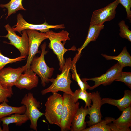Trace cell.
I'll return each instance as SVG.
<instances>
[{
    "instance_id": "cell-1",
    "label": "cell",
    "mask_w": 131,
    "mask_h": 131,
    "mask_svg": "<svg viewBox=\"0 0 131 131\" xmlns=\"http://www.w3.org/2000/svg\"><path fill=\"white\" fill-rule=\"evenodd\" d=\"M72 63V60L70 57L66 58L61 73L57 75L55 78L50 79V82L52 84L49 87L42 90L41 94L42 95L49 92L53 93L59 91L73 95L74 92L70 87L72 82L71 79L70 73Z\"/></svg>"
},
{
    "instance_id": "cell-2",
    "label": "cell",
    "mask_w": 131,
    "mask_h": 131,
    "mask_svg": "<svg viewBox=\"0 0 131 131\" xmlns=\"http://www.w3.org/2000/svg\"><path fill=\"white\" fill-rule=\"evenodd\" d=\"M45 33L46 38L50 41L48 46L57 56L59 61V70L61 71L65 62L64 54L68 51L76 50V47L73 46L70 49H67L64 47L66 41L70 40L69 33L66 31L63 30L57 33L49 30Z\"/></svg>"
},
{
    "instance_id": "cell-3",
    "label": "cell",
    "mask_w": 131,
    "mask_h": 131,
    "mask_svg": "<svg viewBox=\"0 0 131 131\" xmlns=\"http://www.w3.org/2000/svg\"><path fill=\"white\" fill-rule=\"evenodd\" d=\"M63 104L62 96L57 92L53 93L47 98L45 104L44 115L50 124L60 127Z\"/></svg>"
},
{
    "instance_id": "cell-4",
    "label": "cell",
    "mask_w": 131,
    "mask_h": 131,
    "mask_svg": "<svg viewBox=\"0 0 131 131\" xmlns=\"http://www.w3.org/2000/svg\"><path fill=\"white\" fill-rule=\"evenodd\" d=\"M46 44L44 42L41 46V52L39 57L35 56L31 63L30 68L38 75L41 80V84L43 87L50 82L54 69L49 67L47 65L44 59L45 55L48 52L46 50Z\"/></svg>"
},
{
    "instance_id": "cell-5",
    "label": "cell",
    "mask_w": 131,
    "mask_h": 131,
    "mask_svg": "<svg viewBox=\"0 0 131 131\" xmlns=\"http://www.w3.org/2000/svg\"><path fill=\"white\" fill-rule=\"evenodd\" d=\"M63 108L60 127L61 131L70 130L73 119L78 108L80 103L76 102L73 95L64 92Z\"/></svg>"
},
{
    "instance_id": "cell-6",
    "label": "cell",
    "mask_w": 131,
    "mask_h": 131,
    "mask_svg": "<svg viewBox=\"0 0 131 131\" xmlns=\"http://www.w3.org/2000/svg\"><path fill=\"white\" fill-rule=\"evenodd\" d=\"M21 103L26 107L25 113L30 121V128L37 131L38 120L40 117L45 115L38 109L40 107V102L34 97L32 93L29 92L25 95Z\"/></svg>"
},
{
    "instance_id": "cell-7",
    "label": "cell",
    "mask_w": 131,
    "mask_h": 131,
    "mask_svg": "<svg viewBox=\"0 0 131 131\" xmlns=\"http://www.w3.org/2000/svg\"><path fill=\"white\" fill-rule=\"evenodd\" d=\"M8 33L3 37L7 38L10 41L9 43L12 45L19 51L21 56H27L28 54L29 45V38L26 30L22 31L21 36L17 35L8 24L4 26Z\"/></svg>"
},
{
    "instance_id": "cell-8",
    "label": "cell",
    "mask_w": 131,
    "mask_h": 131,
    "mask_svg": "<svg viewBox=\"0 0 131 131\" xmlns=\"http://www.w3.org/2000/svg\"><path fill=\"white\" fill-rule=\"evenodd\" d=\"M123 67L118 62L115 64L106 72L99 77L92 78L81 79L83 81H92L95 84L90 87L89 90H92L101 85L104 86L109 85L117 79L120 76Z\"/></svg>"
},
{
    "instance_id": "cell-9",
    "label": "cell",
    "mask_w": 131,
    "mask_h": 131,
    "mask_svg": "<svg viewBox=\"0 0 131 131\" xmlns=\"http://www.w3.org/2000/svg\"><path fill=\"white\" fill-rule=\"evenodd\" d=\"M119 3V0H116L103 8L94 11L90 24L102 25L105 22L113 19L116 13V9Z\"/></svg>"
},
{
    "instance_id": "cell-10",
    "label": "cell",
    "mask_w": 131,
    "mask_h": 131,
    "mask_svg": "<svg viewBox=\"0 0 131 131\" xmlns=\"http://www.w3.org/2000/svg\"><path fill=\"white\" fill-rule=\"evenodd\" d=\"M26 30L29 38V50L27 62L24 66L26 70L30 68L33 57L39 52L38 49L40 45L44 40L47 39L45 33L39 32L35 30Z\"/></svg>"
},
{
    "instance_id": "cell-11",
    "label": "cell",
    "mask_w": 131,
    "mask_h": 131,
    "mask_svg": "<svg viewBox=\"0 0 131 131\" xmlns=\"http://www.w3.org/2000/svg\"><path fill=\"white\" fill-rule=\"evenodd\" d=\"M17 23L12 28L14 31H17L21 34V32L23 30L31 29L39 30L41 33H46L51 28L55 29H64L65 27L63 24L53 25L49 24L46 21L43 24H34L27 22L23 18L22 15L19 13L17 15Z\"/></svg>"
},
{
    "instance_id": "cell-12",
    "label": "cell",
    "mask_w": 131,
    "mask_h": 131,
    "mask_svg": "<svg viewBox=\"0 0 131 131\" xmlns=\"http://www.w3.org/2000/svg\"><path fill=\"white\" fill-rule=\"evenodd\" d=\"M25 70V66L16 68L10 67L3 68L0 71V83L4 87L12 88Z\"/></svg>"
},
{
    "instance_id": "cell-13",
    "label": "cell",
    "mask_w": 131,
    "mask_h": 131,
    "mask_svg": "<svg viewBox=\"0 0 131 131\" xmlns=\"http://www.w3.org/2000/svg\"><path fill=\"white\" fill-rule=\"evenodd\" d=\"M91 99L92 104L87 108V114L89 115V120L87 122L88 125L90 126L100 122L102 115L101 108L102 106V98L99 92L97 91L92 93Z\"/></svg>"
},
{
    "instance_id": "cell-14",
    "label": "cell",
    "mask_w": 131,
    "mask_h": 131,
    "mask_svg": "<svg viewBox=\"0 0 131 131\" xmlns=\"http://www.w3.org/2000/svg\"><path fill=\"white\" fill-rule=\"evenodd\" d=\"M113 123L108 124L111 131H131V107L130 106L122 111L121 115Z\"/></svg>"
},
{
    "instance_id": "cell-15",
    "label": "cell",
    "mask_w": 131,
    "mask_h": 131,
    "mask_svg": "<svg viewBox=\"0 0 131 131\" xmlns=\"http://www.w3.org/2000/svg\"><path fill=\"white\" fill-rule=\"evenodd\" d=\"M39 83V78L36 74L30 68L22 74L15 86L19 89H25L30 90L37 87Z\"/></svg>"
},
{
    "instance_id": "cell-16",
    "label": "cell",
    "mask_w": 131,
    "mask_h": 131,
    "mask_svg": "<svg viewBox=\"0 0 131 131\" xmlns=\"http://www.w3.org/2000/svg\"><path fill=\"white\" fill-rule=\"evenodd\" d=\"M123 97L120 99H115L108 98L102 99V104H108L116 106L120 111H122L131 104V91L129 90H125Z\"/></svg>"
},
{
    "instance_id": "cell-17",
    "label": "cell",
    "mask_w": 131,
    "mask_h": 131,
    "mask_svg": "<svg viewBox=\"0 0 131 131\" xmlns=\"http://www.w3.org/2000/svg\"><path fill=\"white\" fill-rule=\"evenodd\" d=\"M87 108L82 106L77 110L72 122L71 131H82L86 128L85 118L87 115Z\"/></svg>"
},
{
    "instance_id": "cell-18",
    "label": "cell",
    "mask_w": 131,
    "mask_h": 131,
    "mask_svg": "<svg viewBox=\"0 0 131 131\" xmlns=\"http://www.w3.org/2000/svg\"><path fill=\"white\" fill-rule=\"evenodd\" d=\"M104 27L103 25H98L90 24L88 34L84 43L80 48L76 50L78 52V54H80L82 50L90 42L96 41L99 36L100 31L104 29Z\"/></svg>"
},
{
    "instance_id": "cell-19",
    "label": "cell",
    "mask_w": 131,
    "mask_h": 131,
    "mask_svg": "<svg viewBox=\"0 0 131 131\" xmlns=\"http://www.w3.org/2000/svg\"><path fill=\"white\" fill-rule=\"evenodd\" d=\"M101 55L107 60H117L123 67L131 66V56L124 47L120 53L116 56H110L102 54Z\"/></svg>"
},
{
    "instance_id": "cell-20",
    "label": "cell",
    "mask_w": 131,
    "mask_h": 131,
    "mask_svg": "<svg viewBox=\"0 0 131 131\" xmlns=\"http://www.w3.org/2000/svg\"><path fill=\"white\" fill-rule=\"evenodd\" d=\"M5 101L0 104V119L13 114H22L25 113L26 108L25 106L23 105L20 107H15L10 106Z\"/></svg>"
},
{
    "instance_id": "cell-21",
    "label": "cell",
    "mask_w": 131,
    "mask_h": 131,
    "mask_svg": "<svg viewBox=\"0 0 131 131\" xmlns=\"http://www.w3.org/2000/svg\"><path fill=\"white\" fill-rule=\"evenodd\" d=\"M16 113L10 116H6L0 119L3 123L2 124L8 126L12 123H15L16 126H20L29 120L26 114Z\"/></svg>"
},
{
    "instance_id": "cell-22",
    "label": "cell",
    "mask_w": 131,
    "mask_h": 131,
    "mask_svg": "<svg viewBox=\"0 0 131 131\" xmlns=\"http://www.w3.org/2000/svg\"><path fill=\"white\" fill-rule=\"evenodd\" d=\"M80 55L76 54L72 60V63L71 68L72 71V78L73 80L76 81L80 88L82 90H86L89 89L90 86L85 81L82 80L80 78V76L77 73L76 66V64Z\"/></svg>"
},
{
    "instance_id": "cell-23",
    "label": "cell",
    "mask_w": 131,
    "mask_h": 131,
    "mask_svg": "<svg viewBox=\"0 0 131 131\" xmlns=\"http://www.w3.org/2000/svg\"><path fill=\"white\" fill-rule=\"evenodd\" d=\"M115 119L112 117H106L99 122L86 128L82 131H111L108 124Z\"/></svg>"
},
{
    "instance_id": "cell-24",
    "label": "cell",
    "mask_w": 131,
    "mask_h": 131,
    "mask_svg": "<svg viewBox=\"0 0 131 131\" xmlns=\"http://www.w3.org/2000/svg\"><path fill=\"white\" fill-rule=\"evenodd\" d=\"M73 96L76 102H77L79 99L82 100L85 102V108H87L91 106L92 93H88L86 90H82L80 88L76 90Z\"/></svg>"
},
{
    "instance_id": "cell-25",
    "label": "cell",
    "mask_w": 131,
    "mask_h": 131,
    "mask_svg": "<svg viewBox=\"0 0 131 131\" xmlns=\"http://www.w3.org/2000/svg\"><path fill=\"white\" fill-rule=\"evenodd\" d=\"M22 0H11L8 3L5 4H1L0 7L2 8H6L8 10V15L6 17H8L12 14L15 13L20 10L26 11L23 7L22 4Z\"/></svg>"
},
{
    "instance_id": "cell-26",
    "label": "cell",
    "mask_w": 131,
    "mask_h": 131,
    "mask_svg": "<svg viewBox=\"0 0 131 131\" xmlns=\"http://www.w3.org/2000/svg\"><path fill=\"white\" fill-rule=\"evenodd\" d=\"M27 56H21L14 58H11L3 55L0 51V71L7 64L25 60Z\"/></svg>"
},
{
    "instance_id": "cell-27",
    "label": "cell",
    "mask_w": 131,
    "mask_h": 131,
    "mask_svg": "<svg viewBox=\"0 0 131 131\" xmlns=\"http://www.w3.org/2000/svg\"><path fill=\"white\" fill-rule=\"evenodd\" d=\"M118 25L120 27V36L122 38L127 39L131 42V31L129 29L128 26L125 24V21H121L119 23Z\"/></svg>"
},
{
    "instance_id": "cell-28",
    "label": "cell",
    "mask_w": 131,
    "mask_h": 131,
    "mask_svg": "<svg viewBox=\"0 0 131 131\" xmlns=\"http://www.w3.org/2000/svg\"><path fill=\"white\" fill-rule=\"evenodd\" d=\"M13 94L12 88L4 87L0 83V103L8 102V98H11Z\"/></svg>"
},
{
    "instance_id": "cell-29",
    "label": "cell",
    "mask_w": 131,
    "mask_h": 131,
    "mask_svg": "<svg viewBox=\"0 0 131 131\" xmlns=\"http://www.w3.org/2000/svg\"><path fill=\"white\" fill-rule=\"evenodd\" d=\"M124 83L130 89L131 88V73L122 71L119 77L115 80Z\"/></svg>"
},
{
    "instance_id": "cell-30",
    "label": "cell",
    "mask_w": 131,
    "mask_h": 131,
    "mask_svg": "<svg viewBox=\"0 0 131 131\" xmlns=\"http://www.w3.org/2000/svg\"><path fill=\"white\" fill-rule=\"evenodd\" d=\"M121 4L125 8L127 14V18L131 22V0H119Z\"/></svg>"
},
{
    "instance_id": "cell-31",
    "label": "cell",
    "mask_w": 131,
    "mask_h": 131,
    "mask_svg": "<svg viewBox=\"0 0 131 131\" xmlns=\"http://www.w3.org/2000/svg\"><path fill=\"white\" fill-rule=\"evenodd\" d=\"M3 127V131H9V127L8 126L5 124H2Z\"/></svg>"
},
{
    "instance_id": "cell-32",
    "label": "cell",
    "mask_w": 131,
    "mask_h": 131,
    "mask_svg": "<svg viewBox=\"0 0 131 131\" xmlns=\"http://www.w3.org/2000/svg\"><path fill=\"white\" fill-rule=\"evenodd\" d=\"M1 120L0 119V131H3V130L1 129Z\"/></svg>"
}]
</instances>
